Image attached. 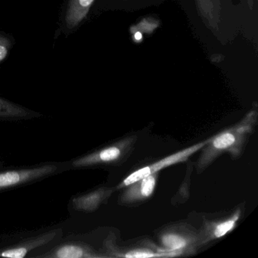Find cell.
<instances>
[{
  "label": "cell",
  "instance_id": "1",
  "mask_svg": "<svg viewBox=\"0 0 258 258\" xmlns=\"http://www.w3.org/2000/svg\"><path fill=\"white\" fill-rule=\"evenodd\" d=\"M256 106L250 109L241 120L231 127L210 137L209 141L201 149V154L195 163L197 174L203 173L216 160L225 153L235 161L242 156L250 137L257 124Z\"/></svg>",
  "mask_w": 258,
  "mask_h": 258
},
{
  "label": "cell",
  "instance_id": "2",
  "mask_svg": "<svg viewBox=\"0 0 258 258\" xmlns=\"http://www.w3.org/2000/svg\"><path fill=\"white\" fill-rule=\"evenodd\" d=\"M63 228H43L32 232L8 235L0 240V256L40 257L62 238Z\"/></svg>",
  "mask_w": 258,
  "mask_h": 258
},
{
  "label": "cell",
  "instance_id": "3",
  "mask_svg": "<svg viewBox=\"0 0 258 258\" xmlns=\"http://www.w3.org/2000/svg\"><path fill=\"white\" fill-rule=\"evenodd\" d=\"M69 170V161H47L18 167L0 165V193L31 185Z\"/></svg>",
  "mask_w": 258,
  "mask_h": 258
},
{
  "label": "cell",
  "instance_id": "4",
  "mask_svg": "<svg viewBox=\"0 0 258 258\" xmlns=\"http://www.w3.org/2000/svg\"><path fill=\"white\" fill-rule=\"evenodd\" d=\"M138 137L128 136L117 141L69 161V169L83 170L105 166H118L126 162L134 152Z\"/></svg>",
  "mask_w": 258,
  "mask_h": 258
},
{
  "label": "cell",
  "instance_id": "5",
  "mask_svg": "<svg viewBox=\"0 0 258 258\" xmlns=\"http://www.w3.org/2000/svg\"><path fill=\"white\" fill-rule=\"evenodd\" d=\"M158 245L175 256H191L197 253L198 229L189 223H172L156 232Z\"/></svg>",
  "mask_w": 258,
  "mask_h": 258
},
{
  "label": "cell",
  "instance_id": "6",
  "mask_svg": "<svg viewBox=\"0 0 258 258\" xmlns=\"http://www.w3.org/2000/svg\"><path fill=\"white\" fill-rule=\"evenodd\" d=\"M244 211L245 203L243 202L231 211L203 216L202 225L198 229L199 249L232 232L242 218Z\"/></svg>",
  "mask_w": 258,
  "mask_h": 258
},
{
  "label": "cell",
  "instance_id": "7",
  "mask_svg": "<svg viewBox=\"0 0 258 258\" xmlns=\"http://www.w3.org/2000/svg\"><path fill=\"white\" fill-rule=\"evenodd\" d=\"M107 257L146 258L174 257L170 252L163 250L158 244L147 238L132 242L118 244L115 233L111 232L101 249Z\"/></svg>",
  "mask_w": 258,
  "mask_h": 258
},
{
  "label": "cell",
  "instance_id": "8",
  "mask_svg": "<svg viewBox=\"0 0 258 258\" xmlns=\"http://www.w3.org/2000/svg\"><path fill=\"white\" fill-rule=\"evenodd\" d=\"M96 0H62L54 38L69 37L82 26Z\"/></svg>",
  "mask_w": 258,
  "mask_h": 258
},
{
  "label": "cell",
  "instance_id": "9",
  "mask_svg": "<svg viewBox=\"0 0 258 258\" xmlns=\"http://www.w3.org/2000/svg\"><path fill=\"white\" fill-rule=\"evenodd\" d=\"M208 141H209V138L201 142V143L192 145L189 147L185 148V149L179 151V152H175V153L168 155L165 158H161V159L158 160V161H155L152 164H149V165L142 167L141 168L135 170L131 174L128 175L126 178H124L122 182L115 187V189H121V188H125V187L129 185L130 184L133 183V182H136L139 179L146 177V176H149L152 173H159L160 170H163L166 167L187 161L191 155H194L199 151H201V149L206 145Z\"/></svg>",
  "mask_w": 258,
  "mask_h": 258
},
{
  "label": "cell",
  "instance_id": "10",
  "mask_svg": "<svg viewBox=\"0 0 258 258\" xmlns=\"http://www.w3.org/2000/svg\"><path fill=\"white\" fill-rule=\"evenodd\" d=\"M101 250L78 238H61L39 258H106Z\"/></svg>",
  "mask_w": 258,
  "mask_h": 258
},
{
  "label": "cell",
  "instance_id": "11",
  "mask_svg": "<svg viewBox=\"0 0 258 258\" xmlns=\"http://www.w3.org/2000/svg\"><path fill=\"white\" fill-rule=\"evenodd\" d=\"M115 191V187L101 186L75 195L69 201V211L85 214L95 212L107 203Z\"/></svg>",
  "mask_w": 258,
  "mask_h": 258
},
{
  "label": "cell",
  "instance_id": "12",
  "mask_svg": "<svg viewBox=\"0 0 258 258\" xmlns=\"http://www.w3.org/2000/svg\"><path fill=\"white\" fill-rule=\"evenodd\" d=\"M159 173H152L125 187L119 196L118 205L134 206L149 200L156 188Z\"/></svg>",
  "mask_w": 258,
  "mask_h": 258
},
{
  "label": "cell",
  "instance_id": "13",
  "mask_svg": "<svg viewBox=\"0 0 258 258\" xmlns=\"http://www.w3.org/2000/svg\"><path fill=\"white\" fill-rule=\"evenodd\" d=\"M42 116L40 112L0 96V122L24 121L39 118Z\"/></svg>",
  "mask_w": 258,
  "mask_h": 258
},
{
  "label": "cell",
  "instance_id": "14",
  "mask_svg": "<svg viewBox=\"0 0 258 258\" xmlns=\"http://www.w3.org/2000/svg\"><path fill=\"white\" fill-rule=\"evenodd\" d=\"M194 169L195 162L188 161V162L187 163L185 177L179 185L176 194L173 196L171 201H170V204L173 206H179V205H183L189 200L190 196H191L190 189H191V176H192Z\"/></svg>",
  "mask_w": 258,
  "mask_h": 258
},
{
  "label": "cell",
  "instance_id": "15",
  "mask_svg": "<svg viewBox=\"0 0 258 258\" xmlns=\"http://www.w3.org/2000/svg\"><path fill=\"white\" fill-rule=\"evenodd\" d=\"M16 43L13 34L0 30V67L8 59Z\"/></svg>",
  "mask_w": 258,
  "mask_h": 258
}]
</instances>
